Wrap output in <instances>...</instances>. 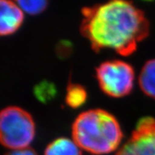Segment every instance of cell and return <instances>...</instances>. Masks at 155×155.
Masks as SVG:
<instances>
[{"mask_svg": "<svg viewBox=\"0 0 155 155\" xmlns=\"http://www.w3.org/2000/svg\"><path fill=\"white\" fill-rule=\"evenodd\" d=\"M81 32L95 51L110 49L129 55L149 34V21L132 2L113 0L84 7Z\"/></svg>", "mask_w": 155, "mask_h": 155, "instance_id": "cell-1", "label": "cell"}, {"mask_svg": "<svg viewBox=\"0 0 155 155\" xmlns=\"http://www.w3.org/2000/svg\"><path fill=\"white\" fill-rule=\"evenodd\" d=\"M72 136L81 149L106 154L118 148L123 132L117 120L109 112L91 109L78 116L72 125Z\"/></svg>", "mask_w": 155, "mask_h": 155, "instance_id": "cell-2", "label": "cell"}, {"mask_svg": "<svg viewBox=\"0 0 155 155\" xmlns=\"http://www.w3.org/2000/svg\"><path fill=\"white\" fill-rule=\"evenodd\" d=\"M35 135V124L29 112L10 106L0 113V141L2 146L15 150L28 148Z\"/></svg>", "mask_w": 155, "mask_h": 155, "instance_id": "cell-3", "label": "cell"}, {"mask_svg": "<svg viewBox=\"0 0 155 155\" xmlns=\"http://www.w3.org/2000/svg\"><path fill=\"white\" fill-rule=\"evenodd\" d=\"M97 79L103 92L112 97H122L132 90L135 71L129 63L110 60L101 63L96 70Z\"/></svg>", "mask_w": 155, "mask_h": 155, "instance_id": "cell-4", "label": "cell"}, {"mask_svg": "<svg viewBox=\"0 0 155 155\" xmlns=\"http://www.w3.org/2000/svg\"><path fill=\"white\" fill-rule=\"evenodd\" d=\"M116 155H155L154 119H141L131 137L120 147Z\"/></svg>", "mask_w": 155, "mask_h": 155, "instance_id": "cell-5", "label": "cell"}, {"mask_svg": "<svg viewBox=\"0 0 155 155\" xmlns=\"http://www.w3.org/2000/svg\"><path fill=\"white\" fill-rule=\"evenodd\" d=\"M24 19L22 10L16 2L2 0L0 2V33L2 36L16 32Z\"/></svg>", "mask_w": 155, "mask_h": 155, "instance_id": "cell-6", "label": "cell"}, {"mask_svg": "<svg viewBox=\"0 0 155 155\" xmlns=\"http://www.w3.org/2000/svg\"><path fill=\"white\" fill-rule=\"evenodd\" d=\"M45 155H81L80 147L74 140L68 138H59L49 143Z\"/></svg>", "mask_w": 155, "mask_h": 155, "instance_id": "cell-7", "label": "cell"}, {"mask_svg": "<svg viewBox=\"0 0 155 155\" xmlns=\"http://www.w3.org/2000/svg\"><path fill=\"white\" fill-rule=\"evenodd\" d=\"M139 84L146 95L155 98V59L144 64L139 74Z\"/></svg>", "mask_w": 155, "mask_h": 155, "instance_id": "cell-8", "label": "cell"}, {"mask_svg": "<svg viewBox=\"0 0 155 155\" xmlns=\"http://www.w3.org/2000/svg\"><path fill=\"white\" fill-rule=\"evenodd\" d=\"M87 93L86 90L78 84H70L67 90L66 102L73 108H79L86 102Z\"/></svg>", "mask_w": 155, "mask_h": 155, "instance_id": "cell-9", "label": "cell"}, {"mask_svg": "<svg viewBox=\"0 0 155 155\" xmlns=\"http://www.w3.org/2000/svg\"><path fill=\"white\" fill-rule=\"evenodd\" d=\"M34 94L39 101L47 102L51 101L55 96L56 90L53 84L45 81L37 84L34 89Z\"/></svg>", "mask_w": 155, "mask_h": 155, "instance_id": "cell-10", "label": "cell"}, {"mask_svg": "<svg viewBox=\"0 0 155 155\" xmlns=\"http://www.w3.org/2000/svg\"><path fill=\"white\" fill-rule=\"evenodd\" d=\"M22 11H25L29 15H38L43 12L48 5L47 1L44 0H33V1H17Z\"/></svg>", "mask_w": 155, "mask_h": 155, "instance_id": "cell-11", "label": "cell"}, {"mask_svg": "<svg viewBox=\"0 0 155 155\" xmlns=\"http://www.w3.org/2000/svg\"><path fill=\"white\" fill-rule=\"evenodd\" d=\"M5 155H37V153L33 150L32 148H25V149L21 150H11L8 153H6Z\"/></svg>", "mask_w": 155, "mask_h": 155, "instance_id": "cell-12", "label": "cell"}]
</instances>
